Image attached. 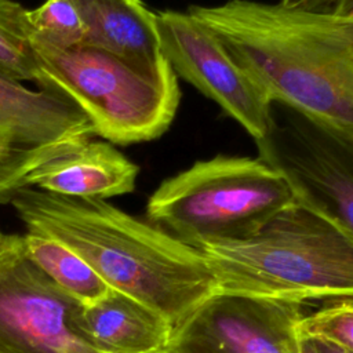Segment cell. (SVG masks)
<instances>
[{
	"label": "cell",
	"instance_id": "52a82bcc",
	"mask_svg": "<svg viewBox=\"0 0 353 353\" xmlns=\"http://www.w3.org/2000/svg\"><path fill=\"white\" fill-rule=\"evenodd\" d=\"M81 305L30 259L23 234L0 236V353H97L74 325Z\"/></svg>",
	"mask_w": 353,
	"mask_h": 353
},
{
	"label": "cell",
	"instance_id": "4fadbf2b",
	"mask_svg": "<svg viewBox=\"0 0 353 353\" xmlns=\"http://www.w3.org/2000/svg\"><path fill=\"white\" fill-rule=\"evenodd\" d=\"M81 336L97 353H146L168 346L172 324L159 312L119 290L81 305L74 319Z\"/></svg>",
	"mask_w": 353,
	"mask_h": 353
},
{
	"label": "cell",
	"instance_id": "5bb4252c",
	"mask_svg": "<svg viewBox=\"0 0 353 353\" xmlns=\"http://www.w3.org/2000/svg\"><path fill=\"white\" fill-rule=\"evenodd\" d=\"M23 239L30 259L83 305L95 302L110 288L80 255L59 241L33 232H26Z\"/></svg>",
	"mask_w": 353,
	"mask_h": 353
},
{
	"label": "cell",
	"instance_id": "ac0fdd59",
	"mask_svg": "<svg viewBox=\"0 0 353 353\" xmlns=\"http://www.w3.org/2000/svg\"><path fill=\"white\" fill-rule=\"evenodd\" d=\"M280 4L291 8H303V10H325L331 8L332 0H280Z\"/></svg>",
	"mask_w": 353,
	"mask_h": 353
},
{
	"label": "cell",
	"instance_id": "7a4b0ae2",
	"mask_svg": "<svg viewBox=\"0 0 353 353\" xmlns=\"http://www.w3.org/2000/svg\"><path fill=\"white\" fill-rule=\"evenodd\" d=\"M10 204L28 232L70 248L109 287L154 309L174 328L218 292L200 250L106 200L23 188Z\"/></svg>",
	"mask_w": 353,
	"mask_h": 353
},
{
	"label": "cell",
	"instance_id": "ffe728a7",
	"mask_svg": "<svg viewBox=\"0 0 353 353\" xmlns=\"http://www.w3.org/2000/svg\"><path fill=\"white\" fill-rule=\"evenodd\" d=\"M330 11L353 17V0H332Z\"/></svg>",
	"mask_w": 353,
	"mask_h": 353
},
{
	"label": "cell",
	"instance_id": "9c48e42d",
	"mask_svg": "<svg viewBox=\"0 0 353 353\" xmlns=\"http://www.w3.org/2000/svg\"><path fill=\"white\" fill-rule=\"evenodd\" d=\"M95 137L87 114L62 97L0 73V204H10L41 164Z\"/></svg>",
	"mask_w": 353,
	"mask_h": 353
},
{
	"label": "cell",
	"instance_id": "2e32d148",
	"mask_svg": "<svg viewBox=\"0 0 353 353\" xmlns=\"http://www.w3.org/2000/svg\"><path fill=\"white\" fill-rule=\"evenodd\" d=\"M28 19L32 33L55 48H77L87 41L85 23L72 0H46L28 10Z\"/></svg>",
	"mask_w": 353,
	"mask_h": 353
},
{
	"label": "cell",
	"instance_id": "8fae6325",
	"mask_svg": "<svg viewBox=\"0 0 353 353\" xmlns=\"http://www.w3.org/2000/svg\"><path fill=\"white\" fill-rule=\"evenodd\" d=\"M138 175L139 165L113 143L90 139L33 170L26 185L59 196L108 200L132 193Z\"/></svg>",
	"mask_w": 353,
	"mask_h": 353
},
{
	"label": "cell",
	"instance_id": "d6986e66",
	"mask_svg": "<svg viewBox=\"0 0 353 353\" xmlns=\"http://www.w3.org/2000/svg\"><path fill=\"white\" fill-rule=\"evenodd\" d=\"M303 353H346L345 350L332 346L330 343L324 342H314L309 339H303V346H302Z\"/></svg>",
	"mask_w": 353,
	"mask_h": 353
},
{
	"label": "cell",
	"instance_id": "44dd1931",
	"mask_svg": "<svg viewBox=\"0 0 353 353\" xmlns=\"http://www.w3.org/2000/svg\"><path fill=\"white\" fill-rule=\"evenodd\" d=\"M146 353H175V352H172L168 346H165V347H161V349H157V350H152V352H146Z\"/></svg>",
	"mask_w": 353,
	"mask_h": 353
},
{
	"label": "cell",
	"instance_id": "30bf717a",
	"mask_svg": "<svg viewBox=\"0 0 353 353\" xmlns=\"http://www.w3.org/2000/svg\"><path fill=\"white\" fill-rule=\"evenodd\" d=\"M303 303L216 292L171 334L175 353H303Z\"/></svg>",
	"mask_w": 353,
	"mask_h": 353
},
{
	"label": "cell",
	"instance_id": "6da1fadb",
	"mask_svg": "<svg viewBox=\"0 0 353 353\" xmlns=\"http://www.w3.org/2000/svg\"><path fill=\"white\" fill-rule=\"evenodd\" d=\"M272 97L353 139V17L258 0L186 10Z\"/></svg>",
	"mask_w": 353,
	"mask_h": 353
},
{
	"label": "cell",
	"instance_id": "7c38bea8",
	"mask_svg": "<svg viewBox=\"0 0 353 353\" xmlns=\"http://www.w3.org/2000/svg\"><path fill=\"white\" fill-rule=\"evenodd\" d=\"M85 28L84 46L105 50L148 76L171 72L157 33L156 11L142 0H72Z\"/></svg>",
	"mask_w": 353,
	"mask_h": 353
},
{
	"label": "cell",
	"instance_id": "277c9868",
	"mask_svg": "<svg viewBox=\"0 0 353 353\" xmlns=\"http://www.w3.org/2000/svg\"><path fill=\"white\" fill-rule=\"evenodd\" d=\"M295 203L284 175L259 156L216 154L165 178L148 199L146 218L199 247L247 239Z\"/></svg>",
	"mask_w": 353,
	"mask_h": 353
},
{
	"label": "cell",
	"instance_id": "9a60e30c",
	"mask_svg": "<svg viewBox=\"0 0 353 353\" xmlns=\"http://www.w3.org/2000/svg\"><path fill=\"white\" fill-rule=\"evenodd\" d=\"M30 34L28 10L15 0H0V73L36 84L40 70Z\"/></svg>",
	"mask_w": 353,
	"mask_h": 353
},
{
	"label": "cell",
	"instance_id": "5b68a950",
	"mask_svg": "<svg viewBox=\"0 0 353 353\" xmlns=\"http://www.w3.org/2000/svg\"><path fill=\"white\" fill-rule=\"evenodd\" d=\"M30 43L40 70L36 85L80 108L95 137L125 146L154 141L171 127L181 102L174 70L154 77L101 48L61 50L33 33Z\"/></svg>",
	"mask_w": 353,
	"mask_h": 353
},
{
	"label": "cell",
	"instance_id": "3957f363",
	"mask_svg": "<svg viewBox=\"0 0 353 353\" xmlns=\"http://www.w3.org/2000/svg\"><path fill=\"white\" fill-rule=\"evenodd\" d=\"M196 248L205 256L218 292L301 303L353 298V241L298 203L247 239Z\"/></svg>",
	"mask_w": 353,
	"mask_h": 353
},
{
	"label": "cell",
	"instance_id": "ba28073f",
	"mask_svg": "<svg viewBox=\"0 0 353 353\" xmlns=\"http://www.w3.org/2000/svg\"><path fill=\"white\" fill-rule=\"evenodd\" d=\"M160 50L178 77L196 87L252 139L270 130L273 99L186 10L156 11Z\"/></svg>",
	"mask_w": 353,
	"mask_h": 353
},
{
	"label": "cell",
	"instance_id": "8992f818",
	"mask_svg": "<svg viewBox=\"0 0 353 353\" xmlns=\"http://www.w3.org/2000/svg\"><path fill=\"white\" fill-rule=\"evenodd\" d=\"M255 146L288 181L298 204L353 241V139L273 102L270 130Z\"/></svg>",
	"mask_w": 353,
	"mask_h": 353
},
{
	"label": "cell",
	"instance_id": "7402d4cb",
	"mask_svg": "<svg viewBox=\"0 0 353 353\" xmlns=\"http://www.w3.org/2000/svg\"><path fill=\"white\" fill-rule=\"evenodd\" d=\"M1 234H3V233H1V232H0V236H1Z\"/></svg>",
	"mask_w": 353,
	"mask_h": 353
},
{
	"label": "cell",
	"instance_id": "e0dca14e",
	"mask_svg": "<svg viewBox=\"0 0 353 353\" xmlns=\"http://www.w3.org/2000/svg\"><path fill=\"white\" fill-rule=\"evenodd\" d=\"M302 339L324 342L353 353V298L328 301L299 323Z\"/></svg>",
	"mask_w": 353,
	"mask_h": 353
}]
</instances>
